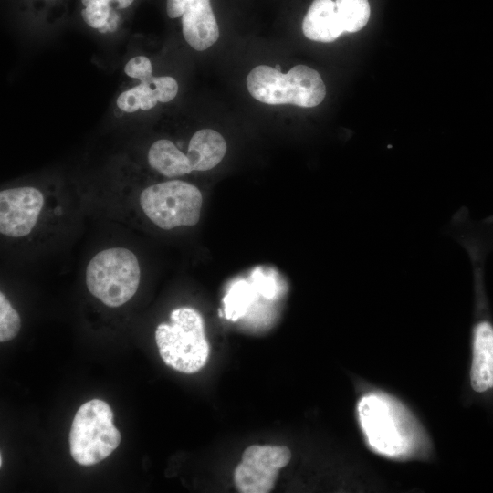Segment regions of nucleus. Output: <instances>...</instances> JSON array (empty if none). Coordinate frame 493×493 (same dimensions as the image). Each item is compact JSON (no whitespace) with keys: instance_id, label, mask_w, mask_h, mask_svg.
<instances>
[{"instance_id":"obj_1","label":"nucleus","mask_w":493,"mask_h":493,"mask_svg":"<svg viewBox=\"0 0 493 493\" xmlns=\"http://www.w3.org/2000/svg\"><path fill=\"white\" fill-rule=\"evenodd\" d=\"M360 425L370 447L379 455L405 459L422 455L425 433L409 410L387 393L372 392L358 402Z\"/></svg>"},{"instance_id":"obj_2","label":"nucleus","mask_w":493,"mask_h":493,"mask_svg":"<svg viewBox=\"0 0 493 493\" xmlns=\"http://www.w3.org/2000/svg\"><path fill=\"white\" fill-rule=\"evenodd\" d=\"M159 354L166 365L184 373L201 370L209 356L204 320L189 307L170 313V323H160L155 330Z\"/></svg>"},{"instance_id":"obj_3","label":"nucleus","mask_w":493,"mask_h":493,"mask_svg":"<svg viewBox=\"0 0 493 493\" xmlns=\"http://www.w3.org/2000/svg\"><path fill=\"white\" fill-rule=\"evenodd\" d=\"M246 83L254 99L269 105L310 108L321 103L326 95L319 72L305 65H297L286 74L259 65L248 73Z\"/></svg>"},{"instance_id":"obj_4","label":"nucleus","mask_w":493,"mask_h":493,"mask_svg":"<svg viewBox=\"0 0 493 493\" xmlns=\"http://www.w3.org/2000/svg\"><path fill=\"white\" fill-rule=\"evenodd\" d=\"M85 280L89 293L110 308L128 302L137 292L141 267L136 255L126 247L98 252L89 262Z\"/></svg>"},{"instance_id":"obj_5","label":"nucleus","mask_w":493,"mask_h":493,"mask_svg":"<svg viewBox=\"0 0 493 493\" xmlns=\"http://www.w3.org/2000/svg\"><path fill=\"white\" fill-rule=\"evenodd\" d=\"M68 440L71 456L79 465L92 466L108 457L121 442L110 405L100 399L84 403L74 416Z\"/></svg>"},{"instance_id":"obj_6","label":"nucleus","mask_w":493,"mask_h":493,"mask_svg":"<svg viewBox=\"0 0 493 493\" xmlns=\"http://www.w3.org/2000/svg\"><path fill=\"white\" fill-rule=\"evenodd\" d=\"M140 206L155 226L163 230L192 226L199 222L203 196L194 184L172 180L152 184L139 197Z\"/></svg>"},{"instance_id":"obj_7","label":"nucleus","mask_w":493,"mask_h":493,"mask_svg":"<svg viewBox=\"0 0 493 493\" xmlns=\"http://www.w3.org/2000/svg\"><path fill=\"white\" fill-rule=\"evenodd\" d=\"M291 458L285 446L252 445L243 453L234 471V482L241 493H267L276 482L278 471Z\"/></svg>"},{"instance_id":"obj_8","label":"nucleus","mask_w":493,"mask_h":493,"mask_svg":"<svg viewBox=\"0 0 493 493\" xmlns=\"http://www.w3.org/2000/svg\"><path fill=\"white\" fill-rule=\"evenodd\" d=\"M44 195L32 186L7 188L0 192V233L12 238L29 235L44 206Z\"/></svg>"},{"instance_id":"obj_9","label":"nucleus","mask_w":493,"mask_h":493,"mask_svg":"<svg viewBox=\"0 0 493 493\" xmlns=\"http://www.w3.org/2000/svg\"><path fill=\"white\" fill-rule=\"evenodd\" d=\"M170 18L182 16L183 35L197 51L213 46L219 37L218 25L210 0H166Z\"/></svg>"},{"instance_id":"obj_10","label":"nucleus","mask_w":493,"mask_h":493,"mask_svg":"<svg viewBox=\"0 0 493 493\" xmlns=\"http://www.w3.org/2000/svg\"><path fill=\"white\" fill-rule=\"evenodd\" d=\"M471 385L478 393L493 387V327L479 322L474 330Z\"/></svg>"},{"instance_id":"obj_11","label":"nucleus","mask_w":493,"mask_h":493,"mask_svg":"<svg viewBox=\"0 0 493 493\" xmlns=\"http://www.w3.org/2000/svg\"><path fill=\"white\" fill-rule=\"evenodd\" d=\"M302 31L313 41L332 42L344 31L339 21L335 2L314 0L302 21Z\"/></svg>"},{"instance_id":"obj_12","label":"nucleus","mask_w":493,"mask_h":493,"mask_svg":"<svg viewBox=\"0 0 493 493\" xmlns=\"http://www.w3.org/2000/svg\"><path fill=\"white\" fill-rule=\"evenodd\" d=\"M224 137L215 130L202 129L191 138L187 157L193 171L205 172L215 167L226 152Z\"/></svg>"},{"instance_id":"obj_13","label":"nucleus","mask_w":493,"mask_h":493,"mask_svg":"<svg viewBox=\"0 0 493 493\" xmlns=\"http://www.w3.org/2000/svg\"><path fill=\"white\" fill-rule=\"evenodd\" d=\"M148 163L152 168L169 178L193 172L187 155L167 139L158 140L151 145Z\"/></svg>"},{"instance_id":"obj_14","label":"nucleus","mask_w":493,"mask_h":493,"mask_svg":"<svg viewBox=\"0 0 493 493\" xmlns=\"http://www.w3.org/2000/svg\"><path fill=\"white\" fill-rule=\"evenodd\" d=\"M335 5L344 32L354 33L366 26L371 14L368 0H336Z\"/></svg>"},{"instance_id":"obj_15","label":"nucleus","mask_w":493,"mask_h":493,"mask_svg":"<svg viewBox=\"0 0 493 493\" xmlns=\"http://www.w3.org/2000/svg\"><path fill=\"white\" fill-rule=\"evenodd\" d=\"M153 79L150 82H141V84L121 93L117 99L118 108L124 112L132 113L139 109L149 110L156 106L158 96L153 85Z\"/></svg>"},{"instance_id":"obj_16","label":"nucleus","mask_w":493,"mask_h":493,"mask_svg":"<svg viewBox=\"0 0 493 493\" xmlns=\"http://www.w3.org/2000/svg\"><path fill=\"white\" fill-rule=\"evenodd\" d=\"M21 320L17 311L4 294L0 292V341L13 340L19 332Z\"/></svg>"},{"instance_id":"obj_17","label":"nucleus","mask_w":493,"mask_h":493,"mask_svg":"<svg viewBox=\"0 0 493 493\" xmlns=\"http://www.w3.org/2000/svg\"><path fill=\"white\" fill-rule=\"evenodd\" d=\"M110 13L109 3L93 1L81 11V16L86 24L99 29L108 23Z\"/></svg>"},{"instance_id":"obj_18","label":"nucleus","mask_w":493,"mask_h":493,"mask_svg":"<svg viewBox=\"0 0 493 493\" xmlns=\"http://www.w3.org/2000/svg\"><path fill=\"white\" fill-rule=\"evenodd\" d=\"M124 71L126 75L138 79L141 82H150L154 78L152 75L151 60L145 56H137L130 59L124 67Z\"/></svg>"},{"instance_id":"obj_19","label":"nucleus","mask_w":493,"mask_h":493,"mask_svg":"<svg viewBox=\"0 0 493 493\" xmlns=\"http://www.w3.org/2000/svg\"><path fill=\"white\" fill-rule=\"evenodd\" d=\"M153 85L157 92L158 101L160 102L171 101L178 92L177 81L173 77H154Z\"/></svg>"},{"instance_id":"obj_20","label":"nucleus","mask_w":493,"mask_h":493,"mask_svg":"<svg viewBox=\"0 0 493 493\" xmlns=\"http://www.w3.org/2000/svg\"><path fill=\"white\" fill-rule=\"evenodd\" d=\"M117 2L118 8L123 9L129 7L134 0H114Z\"/></svg>"},{"instance_id":"obj_21","label":"nucleus","mask_w":493,"mask_h":493,"mask_svg":"<svg viewBox=\"0 0 493 493\" xmlns=\"http://www.w3.org/2000/svg\"><path fill=\"white\" fill-rule=\"evenodd\" d=\"M275 68H276L277 70H278V71H281L280 65H278V64L275 66Z\"/></svg>"},{"instance_id":"obj_22","label":"nucleus","mask_w":493,"mask_h":493,"mask_svg":"<svg viewBox=\"0 0 493 493\" xmlns=\"http://www.w3.org/2000/svg\"><path fill=\"white\" fill-rule=\"evenodd\" d=\"M2 464H3V457H2V453L0 454V467H2Z\"/></svg>"},{"instance_id":"obj_23","label":"nucleus","mask_w":493,"mask_h":493,"mask_svg":"<svg viewBox=\"0 0 493 493\" xmlns=\"http://www.w3.org/2000/svg\"><path fill=\"white\" fill-rule=\"evenodd\" d=\"M109 1H110V2H112V1H114V0H109Z\"/></svg>"}]
</instances>
